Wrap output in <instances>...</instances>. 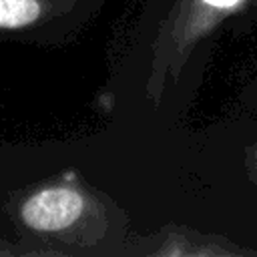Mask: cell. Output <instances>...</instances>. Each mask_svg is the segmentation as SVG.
Returning <instances> with one entry per match:
<instances>
[{"mask_svg":"<svg viewBox=\"0 0 257 257\" xmlns=\"http://www.w3.org/2000/svg\"><path fill=\"white\" fill-rule=\"evenodd\" d=\"M90 217H94V201L80 187L74 173L32 191L18 207L20 223L38 235L76 233L80 223Z\"/></svg>","mask_w":257,"mask_h":257,"instance_id":"cell-1","label":"cell"},{"mask_svg":"<svg viewBox=\"0 0 257 257\" xmlns=\"http://www.w3.org/2000/svg\"><path fill=\"white\" fill-rule=\"evenodd\" d=\"M243 0H183L171 28V48L175 52L189 50L209 28Z\"/></svg>","mask_w":257,"mask_h":257,"instance_id":"cell-2","label":"cell"},{"mask_svg":"<svg viewBox=\"0 0 257 257\" xmlns=\"http://www.w3.org/2000/svg\"><path fill=\"white\" fill-rule=\"evenodd\" d=\"M60 0H0V30H24L40 22Z\"/></svg>","mask_w":257,"mask_h":257,"instance_id":"cell-3","label":"cell"}]
</instances>
